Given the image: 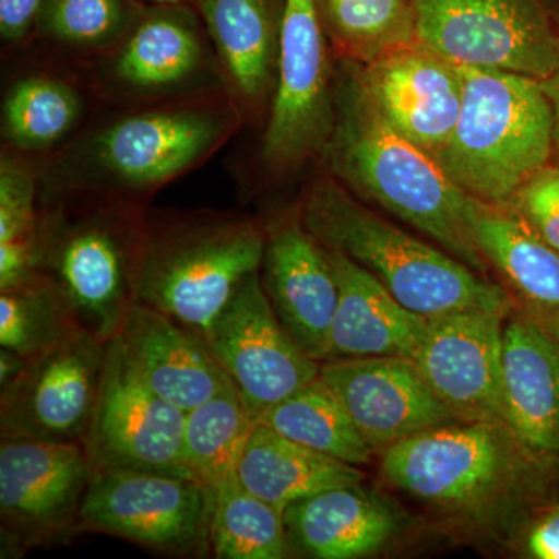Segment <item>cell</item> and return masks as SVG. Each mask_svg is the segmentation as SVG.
Listing matches in <instances>:
<instances>
[{
    "label": "cell",
    "mask_w": 559,
    "mask_h": 559,
    "mask_svg": "<svg viewBox=\"0 0 559 559\" xmlns=\"http://www.w3.org/2000/svg\"><path fill=\"white\" fill-rule=\"evenodd\" d=\"M326 252L340 288L329 360L377 356L414 359L430 319L401 305L380 280L344 253Z\"/></svg>",
    "instance_id": "7402d4cb"
},
{
    "label": "cell",
    "mask_w": 559,
    "mask_h": 559,
    "mask_svg": "<svg viewBox=\"0 0 559 559\" xmlns=\"http://www.w3.org/2000/svg\"><path fill=\"white\" fill-rule=\"evenodd\" d=\"M507 207L559 250V165H546L532 176Z\"/></svg>",
    "instance_id": "e575fe53"
},
{
    "label": "cell",
    "mask_w": 559,
    "mask_h": 559,
    "mask_svg": "<svg viewBox=\"0 0 559 559\" xmlns=\"http://www.w3.org/2000/svg\"><path fill=\"white\" fill-rule=\"evenodd\" d=\"M108 341L79 326L25 360L0 390V439L83 443L90 428Z\"/></svg>",
    "instance_id": "7c38bea8"
},
{
    "label": "cell",
    "mask_w": 559,
    "mask_h": 559,
    "mask_svg": "<svg viewBox=\"0 0 559 559\" xmlns=\"http://www.w3.org/2000/svg\"><path fill=\"white\" fill-rule=\"evenodd\" d=\"M511 312L466 310L429 320L414 360L457 419L507 423L502 347Z\"/></svg>",
    "instance_id": "9a60e30c"
},
{
    "label": "cell",
    "mask_w": 559,
    "mask_h": 559,
    "mask_svg": "<svg viewBox=\"0 0 559 559\" xmlns=\"http://www.w3.org/2000/svg\"><path fill=\"white\" fill-rule=\"evenodd\" d=\"M241 112L274 94L285 0H194Z\"/></svg>",
    "instance_id": "603a6c76"
},
{
    "label": "cell",
    "mask_w": 559,
    "mask_h": 559,
    "mask_svg": "<svg viewBox=\"0 0 559 559\" xmlns=\"http://www.w3.org/2000/svg\"><path fill=\"white\" fill-rule=\"evenodd\" d=\"M297 212L323 248L337 250L369 271L417 314L433 319L466 310H514L499 283L380 218L336 178L312 180Z\"/></svg>",
    "instance_id": "3957f363"
},
{
    "label": "cell",
    "mask_w": 559,
    "mask_h": 559,
    "mask_svg": "<svg viewBox=\"0 0 559 559\" xmlns=\"http://www.w3.org/2000/svg\"><path fill=\"white\" fill-rule=\"evenodd\" d=\"M283 518L290 550L318 559L370 557L400 530L395 507L362 481L297 500Z\"/></svg>",
    "instance_id": "cb8c5ba5"
},
{
    "label": "cell",
    "mask_w": 559,
    "mask_h": 559,
    "mask_svg": "<svg viewBox=\"0 0 559 559\" xmlns=\"http://www.w3.org/2000/svg\"><path fill=\"white\" fill-rule=\"evenodd\" d=\"M36 178L31 165L3 154L0 164V249L38 255L39 213Z\"/></svg>",
    "instance_id": "836d02e7"
},
{
    "label": "cell",
    "mask_w": 559,
    "mask_h": 559,
    "mask_svg": "<svg viewBox=\"0 0 559 559\" xmlns=\"http://www.w3.org/2000/svg\"><path fill=\"white\" fill-rule=\"evenodd\" d=\"M114 337L140 380L180 409L235 389L205 336L148 305L135 301Z\"/></svg>",
    "instance_id": "d6986e66"
},
{
    "label": "cell",
    "mask_w": 559,
    "mask_h": 559,
    "mask_svg": "<svg viewBox=\"0 0 559 559\" xmlns=\"http://www.w3.org/2000/svg\"><path fill=\"white\" fill-rule=\"evenodd\" d=\"M264 224L261 286L283 329L310 358L325 362L340 301L329 252L305 229L297 209Z\"/></svg>",
    "instance_id": "e0dca14e"
},
{
    "label": "cell",
    "mask_w": 559,
    "mask_h": 559,
    "mask_svg": "<svg viewBox=\"0 0 559 559\" xmlns=\"http://www.w3.org/2000/svg\"><path fill=\"white\" fill-rule=\"evenodd\" d=\"M143 9L139 0H49L36 35L70 50H114Z\"/></svg>",
    "instance_id": "d6a6232c"
},
{
    "label": "cell",
    "mask_w": 559,
    "mask_h": 559,
    "mask_svg": "<svg viewBox=\"0 0 559 559\" xmlns=\"http://www.w3.org/2000/svg\"><path fill=\"white\" fill-rule=\"evenodd\" d=\"M334 123V75L329 36L316 0H285L270 119L263 138L264 165L296 171L323 153Z\"/></svg>",
    "instance_id": "8fae6325"
},
{
    "label": "cell",
    "mask_w": 559,
    "mask_h": 559,
    "mask_svg": "<svg viewBox=\"0 0 559 559\" xmlns=\"http://www.w3.org/2000/svg\"><path fill=\"white\" fill-rule=\"evenodd\" d=\"M49 0H0V36L20 46L35 35L40 13Z\"/></svg>",
    "instance_id": "d590c367"
},
{
    "label": "cell",
    "mask_w": 559,
    "mask_h": 559,
    "mask_svg": "<svg viewBox=\"0 0 559 559\" xmlns=\"http://www.w3.org/2000/svg\"><path fill=\"white\" fill-rule=\"evenodd\" d=\"M558 499H559V488H558Z\"/></svg>",
    "instance_id": "ee69618b"
},
{
    "label": "cell",
    "mask_w": 559,
    "mask_h": 559,
    "mask_svg": "<svg viewBox=\"0 0 559 559\" xmlns=\"http://www.w3.org/2000/svg\"><path fill=\"white\" fill-rule=\"evenodd\" d=\"M543 329L549 331L551 336L559 342V318L546 320V322H538Z\"/></svg>",
    "instance_id": "b9f144b4"
},
{
    "label": "cell",
    "mask_w": 559,
    "mask_h": 559,
    "mask_svg": "<svg viewBox=\"0 0 559 559\" xmlns=\"http://www.w3.org/2000/svg\"><path fill=\"white\" fill-rule=\"evenodd\" d=\"M559 31V0H539Z\"/></svg>",
    "instance_id": "ab89813d"
},
{
    "label": "cell",
    "mask_w": 559,
    "mask_h": 559,
    "mask_svg": "<svg viewBox=\"0 0 559 559\" xmlns=\"http://www.w3.org/2000/svg\"><path fill=\"white\" fill-rule=\"evenodd\" d=\"M524 546L528 557L559 559V499L532 521Z\"/></svg>",
    "instance_id": "8d00e7d4"
},
{
    "label": "cell",
    "mask_w": 559,
    "mask_h": 559,
    "mask_svg": "<svg viewBox=\"0 0 559 559\" xmlns=\"http://www.w3.org/2000/svg\"><path fill=\"white\" fill-rule=\"evenodd\" d=\"M323 154L340 182L487 277L489 266L473 230L477 200L385 120L356 62L342 60L334 73V123Z\"/></svg>",
    "instance_id": "6da1fadb"
},
{
    "label": "cell",
    "mask_w": 559,
    "mask_h": 559,
    "mask_svg": "<svg viewBox=\"0 0 559 559\" xmlns=\"http://www.w3.org/2000/svg\"><path fill=\"white\" fill-rule=\"evenodd\" d=\"M187 411L154 393L120 342L108 341L100 393L83 447L92 471L139 469L191 477L183 459Z\"/></svg>",
    "instance_id": "4fadbf2b"
},
{
    "label": "cell",
    "mask_w": 559,
    "mask_h": 559,
    "mask_svg": "<svg viewBox=\"0 0 559 559\" xmlns=\"http://www.w3.org/2000/svg\"><path fill=\"white\" fill-rule=\"evenodd\" d=\"M415 43L460 68L546 80L559 31L539 0H415Z\"/></svg>",
    "instance_id": "ba28073f"
},
{
    "label": "cell",
    "mask_w": 559,
    "mask_h": 559,
    "mask_svg": "<svg viewBox=\"0 0 559 559\" xmlns=\"http://www.w3.org/2000/svg\"><path fill=\"white\" fill-rule=\"evenodd\" d=\"M460 70L462 110L437 162L474 200L507 207L554 157L551 103L539 80L502 70Z\"/></svg>",
    "instance_id": "5b68a950"
},
{
    "label": "cell",
    "mask_w": 559,
    "mask_h": 559,
    "mask_svg": "<svg viewBox=\"0 0 559 559\" xmlns=\"http://www.w3.org/2000/svg\"><path fill=\"white\" fill-rule=\"evenodd\" d=\"M205 340L257 423L316 380L322 367L283 329L261 286L260 271L245 280L213 320Z\"/></svg>",
    "instance_id": "5bb4252c"
},
{
    "label": "cell",
    "mask_w": 559,
    "mask_h": 559,
    "mask_svg": "<svg viewBox=\"0 0 559 559\" xmlns=\"http://www.w3.org/2000/svg\"><path fill=\"white\" fill-rule=\"evenodd\" d=\"M212 498L193 477L139 469L92 471L80 533L124 539L167 557L210 554Z\"/></svg>",
    "instance_id": "9c48e42d"
},
{
    "label": "cell",
    "mask_w": 559,
    "mask_h": 559,
    "mask_svg": "<svg viewBox=\"0 0 559 559\" xmlns=\"http://www.w3.org/2000/svg\"><path fill=\"white\" fill-rule=\"evenodd\" d=\"M205 36L193 5H145L114 49L110 79L139 95L183 90L207 69Z\"/></svg>",
    "instance_id": "ffe728a7"
},
{
    "label": "cell",
    "mask_w": 559,
    "mask_h": 559,
    "mask_svg": "<svg viewBox=\"0 0 559 559\" xmlns=\"http://www.w3.org/2000/svg\"><path fill=\"white\" fill-rule=\"evenodd\" d=\"M557 469L498 419L447 423L381 455L393 488L433 513L479 525L520 516L546 495Z\"/></svg>",
    "instance_id": "7a4b0ae2"
},
{
    "label": "cell",
    "mask_w": 559,
    "mask_h": 559,
    "mask_svg": "<svg viewBox=\"0 0 559 559\" xmlns=\"http://www.w3.org/2000/svg\"><path fill=\"white\" fill-rule=\"evenodd\" d=\"M255 426L237 389L187 412L183 459L190 476L207 489L210 498L237 479L238 466Z\"/></svg>",
    "instance_id": "83f0119b"
},
{
    "label": "cell",
    "mask_w": 559,
    "mask_h": 559,
    "mask_svg": "<svg viewBox=\"0 0 559 559\" xmlns=\"http://www.w3.org/2000/svg\"><path fill=\"white\" fill-rule=\"evenodd\" d=\"M83 100L68 81L32 73L14 81L2 103V134L22 153L53 148L75 130Z\"/></svg>",
    "instance_id": "f1b7e54d"
},
{
    "label": "cell",
    "mask_w": 559,
    "mask_h": 559,
    "mask_svg": "<svg viewBox=\"0 0 559 559\" xmlns=\"http://www.w3.org/2000/svg\"><path fill=\"white\" fill-rule=\"evenodd\" d=\"M554 156H557V165H559V153H555Z\"/></svg>",
    "instance_id": "7bdbcfd3"
},
{
    "label": "cell",
    "mask_w": 559,
    "mask_h": 559,
    "mask_svg": "<svg viewBox=\"0 0 559 559\" xmlns=\"http://www.w3.org/2000/svg\"><path fill=\"white\" fill-rule=\"evenodd\" d=\"M374 106L400 134L439 156L462 110V70L418 43L358 64Z\"/></svg>",
    "instance_id": "ac0fdd59"
},
{
    "label": "cell",
    "mask_w": 559,
    "mask_h": 559,
    "mask_svg": "<svg viewBox=\"0 0 559 559\" xmlns=\"http://www.w3.org/2000/svg\"><path fill=\"white\" fill-rule=\"evenodd\" d=\"M242 112L235 102H186L140 109L109 121L75 154L79 180L68 193L132 200L167 186L209 159L230 139Z\"/></svg>",
    "instance_id": "8992f818"
},
{
    "label": "cell",
    "mask_w": 559,
    "mask_h": 559,
    "mask_svg": "<svg viewBox=\"0 0 559 559\" xmlns=\"http://www.w3.org/2000/svg\"><path fill=\"white\" fill-rule=\"evenodd\" d=\"M259 423L348 465H369L373 460V450L360 436L344 403L320 374L267 411Z\"/></svg>",
    "instance_id": "4316f807"
},
{
    "label": "cell",
    "mask_w": 559,
    "mask_h": 559,
    "mask_svg": "<svg viewBox=\"0 0 559 559\" xmlns=\"http://www.w3.org/2000/svg\"><path fill=\"white\" fill-rule=\"evenodd\" d=\"M320 377L337 393L374 455L419 432L457 421L411 358L325 360Z\"/></svg>",
    "instance_id": "2e32d148"
},
{
    "label": "cell",
    "mask_w": 559,
    "mask_h": 559,
    "mask_svg": "<svg viewBox=\"0 0 559 559\" xmlns=\"http://www.w3.org/2000/svg\"><path fill=\"white\" fill-rule=\"evenodd\" d=\"M145 5H193L194 0H139Z\"/></svg>",
    "instance_id": "60d3db41"
},
{
    "label": "cell",
    "mask_w": 559,
    "mask_h": 559,
    "mask_svg": "<svg viewBox=\"0 0 559 559\" xmlns=\"http://www.w3.org/2000/svg\"><path fill=\"white\" fill-rule=\"evenodd\" d=\"M237 476L242 487L282 513L297 500L366 479L359 466L320 454L261 423L250 433Z\"/></svg>",
    "instance_id": "484cf974"
},
{
    "label": "cell",
    "mask_w": 559,
    "mask_h": 559,
    "mask_svg": "<svg viewBox=\"0 0 559 559\" xmlns=\"http://www.w3.org/2000/svg\"><path fill=\"white\" fill-rule=\"evenodd\" d=\"M326 36L356 64L415 43V0H316Z\"/></svg>",
    "instance_id": "f546056e"
},
{
    "label": "cell",
    "mask_w": 559,
    "mask_h": 559,
    "mask_svg": "<svg viewBox=\"0 0 559 559\" xmlns=\"http://www.w3.org/2000/svg\"><path fill=\"white\" fill-rule=\"evenodd\" d=\"M209 550L219 559H283L293 554L282 511L234 479L212 498Z\"/></svg>",
    "instance_id": "4dcf8cb0"
},
{
    "label": "cell",
    "mask_w": 559,
    "mask_h": 559,
    "mask_svg": "<svg viewBox=\"0 0 559 559\" xmlns=\"http://www.w3.org/2000/svg\"><path fill=\"white\" fill-rule=\"evenodd\" d=\"M264 245L266 224L259 218L148 219L138 301L205 336L245 280L260 271Z\"/></svg>",
    "instance_id": "52a82bcc"
},
{
    "label": "cell",
    "mask_w": 559,
    "mask_h": 559,
    "mask_svg": "<svg viewBox=\"0 0 559 559\" xmlns=\"http://www.w3.org/2000/svg\"><path fill=\"white\" fill-rule=\"evenodd\" d=\"M92 466L81 443L0 439V557L79 535Z\"/></svg>",
    "instance_id": "30bf717a"
},
{
    "label": "cell",
    "mask_w": 559,
    "mask_h": 559,
    "mask_svg": "<svg viewBox=\"0 0 559 559\" xmlns=\"http://www.w3.org/2000/svg\"><path fill=\"white\" fill-rule=\"evenodd\" d=\"M543 90L551 103L555 117V153H559V61L557 69L546 80L540 81ZM554 153V154H555Z\"/></svg>",
    "instance_id": "f35d334b"
},
{
    "label": "cell",
    "mask_w": 559,
    "mask_h": 559,
    "mask_svg": "<svg viewBox=\"0 0 559 559\" xmlns=\"http://www.w3.org/2000/svg\"><path fill=\"white\" fill-rule=\"evenodd\" d=\"M473 230L514 310L536 322L558 319L559 250L513 210L480 201L474 207Z\"/></svg>",
    "instance_id": "d4e9b609"
},
{
    "label": "cell",
    "mask_w": 559,
    "mask_h": 559,
    "mask_svg": "<svg viewBox=\"0 0 559 559\" xmlns=\"http://www.w3.org/2000/svg\"><path fill=\"white\" fill-rule=\"evenodd\" d=\"M79 326L69 301L40 272L22 285L0 289V348L27 359Z\"/></svg>",
    "instance_id": "1f68e13d"
},
{
    "label": "cell",
    "mask_w": 559,
    "mask_h": 559,
    "mask_svg": "<svg viewBox=\"0 0 559 559\" xmlns=\"http://www.w3.org/2000/svg\"><path fill=\"white\" fill-rule=\"evenodd\" d=\"M148 219L134 200L70 193L40 207L38 271L83 329L109 341L138 301Z\"/></svg>",
    "instance_id": "277c9868"
},
{
    "label": "cell",
    "mask_w": 559,
    "mask_h": 559,
    "mask_svg": "<svg viewBox=\"0 0 559 559\" xmlns=\"http://www.w3.org/2000/svg\"><path fill=\"white\" fill-rule=\"evenodd\" d=\"M502 389L507 425L559 466V342L516 310L503 329Z\"/></svg>",
    "instance_id": "44dd1931"
},
{
    "label": "cell",
    "mask_w": 559,
    "mask_h": 559,
    "mask_svg": "<svg viewBox=\"0 0 559 559\" xmlns=\"http://www.w3.org/2000/svg\"><path fill=\"white\" fill-rule=\"evenodd\" d=\"M25 358L11 352V349L0 348V390L9 388L11 382L20 377L25 367Z\"/></svg>",
    "instance_id": "74e56055"
}]
</instances>
